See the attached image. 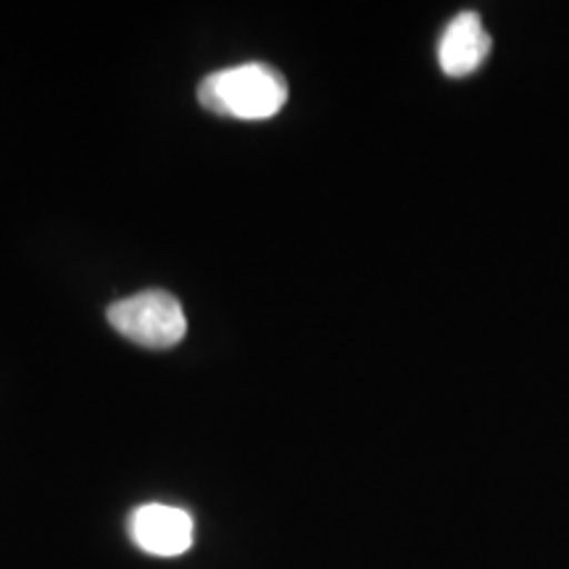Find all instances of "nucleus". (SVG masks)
Returning a JSON list of instances; mask_svg holds the SVG:
<instances>
[{
	"label": "nucleus",
	"instance_id": "1",
	"mask_svg": "<svg viewBox=\"0 0 569 569\" xmlns=\"http://www.w3.org/2000/svg\"><path fill=\"white\" fill-rule=\"evenodd\" d=\"M198 103L219 117L259 122L288 103V82L269 63H240L206 77L198 84Z\"/></svg>",
	"mask_w": 569,
	"mask_h": 569
},
{
	"label": "nucleus",
	"instance_id": "2",
	"mask_svg": "<svg viewBox=\"0 0 569 569\" xmlns=\"http://www.w3.org/2000/svg\"><path fill=\"white\" fill-rule=\"evenodd\" d=\"M109 325L142 348H172L188 332L182 303L167 290H142L109 306Z\"/></svg>",
	"mask_w": 569,
	"mask_h": 569
},
{
	"label": "nucleus",
	"instance_id": "3",
	"mask_svg": "<svg viewBox=\"0 0 569 569\" xmlns=\"http://www.w3.org/2000/svg\"><path fill=\"white\" fill-rule=\"evenodd\" d=\"M130 538L151 557H180L193 546V519L167 503H146L130 517Z\"/></svg>",
	"mask_w": 569,
	"mask_h": 569
},
{
	"label": "nucleus",
	"instance_id": "4",
	"mask_svg": "<svg viewBox=\"0 0 569 569\" xmlns=\"http://www.w3.org/2000/svg\"><path fill=\"white\" fill-rule=\"evenodd\" d=\"M490 34L475 11H461L446 24L438 42V63L448 77H467L486 63Z\"/></svg>",
	"mask_w": 569,
	"mask_h": 569
}]
</instances>
